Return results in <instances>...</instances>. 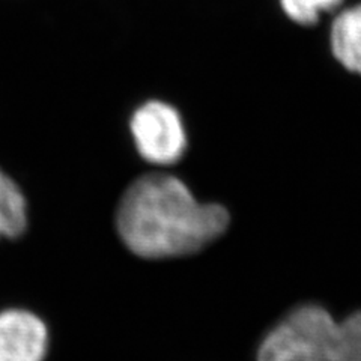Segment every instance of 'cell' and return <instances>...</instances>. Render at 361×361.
Listing matches in <instances>:
<instances>
[{"label":"cell","instance_id":"1","mask_svg":"<svg viewBox=\"0 0 361 361\" xmlns=\"http://www.w3.org/2000/svg\"><path fill=\"white\" fill-rule=\"evenodd\" d=\"M229 212L200 203L176 176L149 173L122 196L116 226L128 250L145 259L193 255L228 229Z\"/></svg>","mask_w":361,"mask_h":361},{"label":"cell","instance_id":"2","mask_svg":"<svg viewBox=\"0 0 361 361\" xmlns=\"http://www.w3.org/2000/svg\"><path fill=\"white\" fill-rule=\"evenodd\" d=\"M257 361H361V312L336 322L321 306H300L265 336Z\"/></svg>","mask_w":361,"mask_h":361},{"label":"cell","instance_id":"3","mask_svg":"<svg viewBox=\"0 0 361 361\" xmlns=\"http://www.w3.org/2000/svg\"><path fill=\"white\" fill-rule=\"evenodd\" d=\"M131 134L143 160L157 166H171L183 158L187 134L183 118L163 101H148L134 111Z\"/></svg>","mask_w":361,"mask_h":361},{"label":"cell","instance_id":"4","mask_svg":"<svg viewBox=\"0 0 361 361\" xmlns=\"http://www.w3.org/2000/svg\"><path fill=\"white\" fill-rule=\"evenodd\" d=\"M49 349L45 324L26 310L0 313V361H44Z\"/></svg>","mask_w":361,"mask_h":361},{"label":"cell","instance_id":"5","mask_svg":"<svg viewBox=\"0 0 361 361\" xmlns=\"http://www.w3.org/2000/svg\"><path fill=\"white\" fill-rule=\"evenodd\" d=\"M331 53L345 70L361 75V4L341 11L330 32Z\"/></svg>","mask_w":361,"mask_h":361},{"label":"cell","instance_id":"6","mask_svg":"<svg viewBox=\"0 0 361 361\" xmlns=\"http://www.w3.org/2000/svg\"><path fill=\"white\" fill-rule=\"evenodd\" d=\"M26 224V199L14 180L0 171V238H17Z\"/></svg>","mask_w":361,"mask_h":361},{"label":"cell","instance_id":"7","mask_svg":"<svg viewBox=\"0 0 361 361\" xmlns=\"http://www.w3.org/2000/svg\"><path fill=\"white\" fill-rule=\"evenodd\" d=\"M343 0H280V6L289 20L301 26H313L321 14L331 13Z\"/></svg>","mask_w":361,"mask_h":361}]
</instances>
